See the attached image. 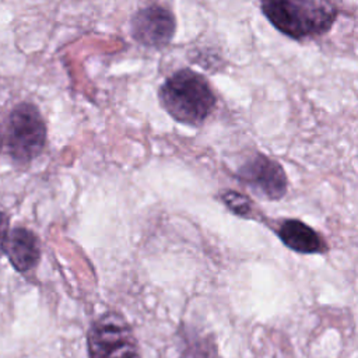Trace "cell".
<instances>
[{
	"label": "cell",
	"mask_w": 358,
	"mask_h": 358,
	"mask_svg": "<svg viewBox=\"0 0 358 358\" xmlns=\"http://www.w3.org/2000/svg\"><path fill=\"white\" fill-rule=\"evenodd\" d=\"M158 98L173 120L187 126H200L217 103L207 78L192 69H180L166 77Z\"/></svg>",
	"instance_id": "obj_1"
},
{
	"label": "cell",
	"mask_w": 358,
	"mask_h": 358,
	"mask_svg": "<svg viewBox=\"0 0 358 358\" xmlns=\"http://www.w3.org/2000/svg\"><path fill=\"white\" fill-rule=\"evenodd\" d=\"M260 8L274 28L296 41L326 34L338 14L336 4L324 1H264Z\"/></svg>",
	"instance_id": "obj_2"
},
{
	"label": "cell",
	"mask_w": 358,
	"mask_h": 358,
	"mask_svg": "<svg viewBox=\"0 0 358 358\" xmlns=\"http://www.w3.org/2000/svg\"><path fill=\"white\" fill-rule=\"evenodd\" d=\"M90 358H141L137 338L126 317L105 312L95 319L87 333Z\"/></svg>",
	"instance_id": "obj_3"
},
{
	"label": "cell",
	"mask_w": 358,
	"mask_h": 358,
	"mask_svg": "<svg viewBox=\"0 0 358 358\" xmlns=\"http://www.w3.org/2000/svg\"><path fill=\"white\" fill-rule=\"evenodd\" d=\"M46 141V126L39 110L31 103L14 108L8 124V150L20 162L38 157Z\"/></svg>",
	"instance_id": "obj_4"
},
{
	"label": "cell",
	"mask_w": 358,
	"mask_h": 358,
	"mask_svg": "<svg viewBox=\"0 0 358 358\" xmlns=\"http://www.w3.org/2000/svg\"><path fill=\"white\" fill-rule=\"evenodd\" d=\"M238 179L253 193L267 200H280L288 189L282 166L264 154L250 157L238 169Z\"/></svg>",
	"instance_id": "obj_5"
},
{
	"label": "cell",
	"mask_w": 358,
	"mask_h": 358,
	"mask_svg": "<svg viewBox=\"0 0 358 358\" xmlns=\"http://www.w3.org/2000/svg\"><path fill=\"white\" fill-rule=\"evenodd\" d=\"M130 31L134 41L147 48L159 49L171 43L176 32L173 13L157 3L138 8L130 20Z\"/></svg>",
	"instance_id": "obj_6"
},
{
	"label": "cell",
	"mask_w": 358,
	"mask_h": 358,
	"mask_svg": "<svg viewBox=\"0 0 358 358\" xmlns=\"http://www.w3.org/2000/svg\"><path fill=\"white\" fill-rule=\"evenodd\" d=\"M4 253L18 271H28L39 262V242L29 229L14 228L6 236Z\"/></svg>",
	"instance_id": "obj_7"
},
{
	"label": "cell",
	"mask_w": 358,
	"mask_h": 358,
	"mask_svg": "<svg viewBox=\"0 0 358 358\" xmlns=\"http://www.w3.org/2000/svg\"><path fill=\"white\" fill-rule=\"evenodd\" d=\"M277 235L287 248L298 253L313 255L322 253L326 249L322 236L301 220H284L278 225Z\"/></svg>",
	"instance_id": "obj_8"
},
{
	"label": "cell",
	"mask_w": 358,
	"mask_h": 358,
	"mask_svg": "<svg viewBox=\"0 0 358 358\" xmlns=\"http://www.w3.org/2000/svg\"><path fill=\"white\" fill-rule=\"evenodd\" d=\"M224 203L228 206V208H231L235 214L239 215H248L250 213V203L249 200L236 192H228L224 194L222 197Z\"/></svg>",
	"instance_id": "obj_9"
},
{
	"label": "cell",
	"mask_w": 358,
	"mask_h": 358,
	"mask_svg": "<svg viewBox=\"0 0 358 358\" xmlns=\"http://www.w3.org/2000/svg\"><path fill=\"white\" fill-rule=\"evenodd\" d=\"M7 217L0 211V256L4 253V242L7 236Z\"/></svg>",
	"instance_id": "obj_10"
},
{
	"label": "cell",
	"mask_w": 358,
	"mask_h": 358,
	"mask_svg": "<svg viewBox=\"0 0 358 358\" xmlns=\"http://www.w3.org/2000/svg\"><path fill=\"white\" fill-rule=\"evenodd\" d=\"M1 143H3V134H1V129H0V147H1Z\"/></svg>",
	"instance_id": "obj_11"
}]
</instances>
